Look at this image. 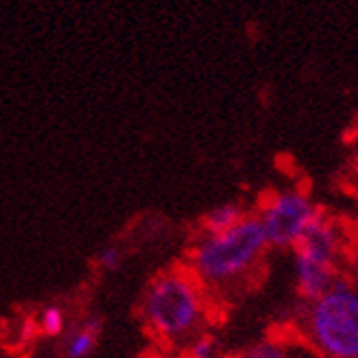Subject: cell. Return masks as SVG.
<instances>
[{
    "label": "cell",
    "instance_id": "1",
    "mask_svg": "<svg viewBox=\"0 0 358 358\" xmlns=\"http://www.w3.org/2000/svg\"><path fill=\"white\" fill-rule=\"evenodd\" d=\"M211 310L213 297L187 266H172L154 275L138 301L148 334L165 350L180 354L207 332Z\"/></svg>",
    "mask_w": 358,
    "mask_h": 358
},
{
    "label": "cell",
    "instance_id": "2",
    "mask_svg": "<svg viewBox=\"0 0 358 358\" xmlns=\"http://www.w3.org/2000/svg\"><path fill=\"white\" fill-rule=\"evenodd\" d=\"M268 251L266 233L255 213H248L227 233H200L189 246L185 266L211 297L236 294L253 282Z\"/></svg>",
    "mask_w": 358,
    "mask_h": 358
},
{
    "label": "cell",
    "instance_id": "3",
    "mask_svg": "<svg viewBox=\"0 0 358 358\" xmlns=\"http://www.w3.org/2000/svg\"><path fill=\"white\" fill-rule=\"evenodd\" d=\"M294 336L319 358H358V286L338 277L330 290L303 301Z\"/></svg>",
    "mask_w": 358,
    "mask_h": 358
},
{
    "label": "cell",
    "instance_id": "4",
    "mask_svg": "<svg viewBox=\"0 0 358 358\" xmlns=\"http://www.w3.org/2000/svg\"><path fill=\"white\" fill-rule=\"evenodd\" d=\"M345 253V229L336 217L317 215L303 240L292 248V279L303 301L317 299L338 279Z\"/></svg>",
    "mask_w": 358,
    "mask_h": 358
},
{
    "label": "cell",
    "instance_id": "5",
    "mask_svg": "<svg viewBox=\"0 0 358 358\" xmlns=\"http://www.w3.org/2000/svg\"><path fill=\"white\" fill-rule=\"evenodd\" d=\"M319 213L321 211L315 200L303 189L286 187V189H277L264 198L255 217L266 233L271 248L292 251L303 240L306 231L313 227Z\"/></svg>",
    "mask_w": 358,
    "mask_h": 358
},
{
    "label": "cell",
    "instance_id": "6",
    "mask_svg": "<svg viewBox=\"0 0 358 358\" xmlns=\"http://www.w3.org/2000/svg\"><path fill=\"white\" fill-rule=\"evenodd\" d=\"M101 330H103V319L99 315L84 317L75 328L69 330V334L64 338V356L66 358H88L99 343Z\"/></svg>",
    "mask_w": 358,
    "mask_h": 358
},
{
    "label": "cell",
    "instance_id": "7",
    "mask_svg": "<svg viewBox=\"0 0 358 358\" xmlns=\"http://www.w3.org/2000/svg\"><path fill=\"white\" fill-rule=\"evenodd\" d=\"M297 336L271 332L238 352L236 358H294Z\"/></svg>",
    "mask_w": 358,
    "mask_h": 358
},
{
    "label": "cell",
    "instance_id": "8",
    "mask_svg": "<svg viewBox=\"0 0 358 358\" xmlns=\"http://www.w3.org/2000/svg\"><path fill=\"white\" fill-rule=\"evenodd\" d=\"M246 215L248 211L242 202H222V205H215L202 215L200 227L202 233H227L231 229H236Z\"/></svg>",
    "mask_w": 358,
    "mask_h": 358
},
{
    "label": "cell",
    "instance_id": "9",
    "mask_svg": "<svg viewBox=\"0 0 358 358\" xmlns=\"http://www.w3.org/2000/svg\"><path fill=\"white\" fill-rule=\"evenodd\" d=\"M38 332L46 334V336H59L66 330V313L64 308L57 303H49L44 306L38 313Z\"/></svg>",
    "mask_w": 358,
    "mask_h": 358
},
{
    "label": "cell",
    "instance_id": "10",
    "mask_svg": "<svg viewBox=\"0 0 358 358\" xmlns=\"http://www.w3.org/2000/svg\"><path fill=\"white\" fill-rule=\"evenodd\" d=\"M182 358H224V352L222 345L209 332H205L185 348Z\"/></svg>",
    "mask_w": 358,
    "mask_h": 358
},
{
    "label": "cell",
    "instance_id": "11",
    "mask_svg": "<svg viewBox=\"0 0 358 358\" xmlns=\"http://www.w3.org/2000/svg\"><path fill=\"white\" fill-rule=\"evenodd\" d=\"M95 264H97V268L103 273H117L123 266V251L117 244H106L97 251Z\"/></svg>",
    "mask_w": 358,
    "mask_h": 358
},
{
    "label": "cell",
    "instance_id": "12",
    "mask_svg": "<svg viewBox=\"0 0 358 358\" xmlns=\"http://www.w3.org/2000/svg\"><path fill=\"white\" fill-rule=\"evenodd\" d=\"M294 358H319L313 350H308L301 341L297 338V350H294Z\"/></svg>",
    "mask_w": 358,
    "mask_h": 358
}]
</instances>
